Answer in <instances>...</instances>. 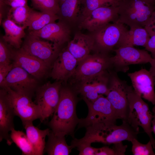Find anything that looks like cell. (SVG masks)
<instances>
[{
	"label": "cell",
	"mask_w": 155,
	"mask_h": 155,
	"mask_svg": "<svg viewBox=\"0 0 155 155\" xmlns=\"http://www.w3.org/2000/svg\"><path fill=\"white\" fill-rule=\"evenodd\" d=\"M129 111L126 121L136 131L139 132V126L142 127L148 136L155 148V140L152 134V121L153 114L149 106L137 95L133 88L128 93Z\"/></svg>",
	"instance_id": "cell-3"
},
{
	"label": "cell",
	"mask_w": 155,
	"mask_h": 155,
	"mask_svg": "<svg viewBox=\"0 0 155 155\" xmlns=\"http://www.w3.org/2000/svg\"><path fill=\"white\" fill-rule=\"evenodd\" d=\"M22 124L26 135L34 149L36 155H43L46 143L45 138L50 129L49 128L40 129L33 125V122H28Z\"/></svg>",
	"instance_id": "cell-25"
},
{
	"label": "cell",
	"mask_w": 155,
	"mask_h": 155,
	"mask_svg": "<svg viewBox=\"0 0 155 155\" xmlns=\"http://www.w3.org/2000/svg\"><path fill=\"white\" fill-rule=\"evenodd\" d=\"M1 24L5 32L2 37L3 40L15 49H20L22 39L26 36L24 30L27 27L20 26L7 18Z\"/></svg>",
	"instance_id": "cell-24"
},
{
	"label": "cell",
	"mask_w": 155,
	"mask_h": 155,
	"mask_svg": "<svg viewBox=\"0 0 155 155\" xmlns=\"http://www.w3.org/2000/svg\"><path fill=\"white\" fill-rule=\"evenodd\" d=\"M118 5L102 6L91 11L87 16L81 18L77 28L94 32L111 23L118 22Z\"/></svg>",
	"instance_id": "cell-12"
},
{
	"label": "cell",
	"mask_w": 155,
	"mask_h": 155,
	"mask_svg": "<svg viewBox=\"0 0 155 155\" xmlns=\"http://www.w3.org/2000/svg\"><path fill=\"white\" fill-rule=\"evenodd\" d=\"M113 68L108 54L95 52L79 62L71 78L77 83Z\"/></svg>",
	"instance_id": "cell-7"
},
{
	"label": "cell",
	"mask_w": 155,
	"mask_h": 155,
	"mask_svg": "<svg viewBox=\"0 0 155 155\" xmlns=\"http://www.w3.org/2000/svg\"><path fill=\"white\" fill-rule=\"evenodd\" d=\"M111 71H107L84 80L78 83L74 90L82 98L94 102L102 95L106 96Z\"/></svg>",
	"instance_id": "cell-14"
},
{
	"label": "cell",
	"mask_w": 155,
	"mask_h": 155,
	"mask_svg": "<svg viewBox=\"0 0 155 155\" xmlns=\"http://www.w3.org/2000/svg\"><path fill=\"white\" fill-rule=\"evenodd\" d=\"M86 128L85 135L78 140L91 144L99 142L110 144L124 140L131 142L134 138H137L138 133L125 121H122V124L119 126L115 124L107 125L96 123Z\"/></svg>",
	"instance_id": "cell-2"
},
{
	"label": "cell",
	"mask_w": 155,
	"mask_h": 155,
	"mask_svg": "<svg viewBox=\"0 0 155 155\" xmlns=\"http://www.w3.org/2000/svg\"><path fill=\"white\" fill-rule=\"evenodd\" d=\"M44 151L49 155H68L72 148L66 142L65 136L55 135L50 130L47 135Z\"/></svg>",
	"instance_id": "cell-26"
},
{
	"label": "cell",
	"mask_w": 155,
	"mask_h": 155,
	"mask_svg": "<svg viewBox=\"0 0 155 155\" xmlns=\"http://www.w3.org/2000/svg\"><path fill=\"white\" fill-rule=\"evenodd\" d=\"M131 142L132 145L131 151L133 155H155L150 140L146 144L140 143L136 138H134Z\"/></svg>",
	"instance_id": "cell-32"
},
{
	"label": "cell",
	"mask_w": 155,
	"mask_h": 155,
	"mask_svg": "<svg viewBox=\"0 0 155 155\" xmlns=\"http://www.w3.org/2000/svg\"><path fill=\"white\" fill-rule=\"evenodd\" d=\"M150 63L151 67L149 71L152 75L155 77V58H153Z\"/></svg>",
	"instance_id": "cell-39"
},
{
	"label": "cell",
	"mask_w": 155,
	"mask_h": 155,
	"mask_svg": "<svg viewBox=\"0 0 155 155\" xmlns=\"http://www.w3.org/2000/svg\"><path fill=\"white\" fill-rule=\"evenodd\" d=\"M12 107L16 116L18 117L23 124L41 118L40 110L32 100V98L19 93L9 87L1 89Z\"/></svg>",
	"instance_id": "cell-9"
},
{
	"label": "cell",
	"mask_w": 155,
	"mask_h": 155,
	"mask_svg": "<svg viewBox=\"0 0 155 155\" xmlns=\"http://www.w3.org/2000/svg\"><path fill=\"white\" fill-rule=\"evenodd\" d=\"M70 146L72 148H76L79 151V155H96L97 148L91 146V144L78 141L74 138L71 141Z\"/></svg>",
	"instance_id": "cell-34"
},
{
	"label": "cell",
	"mask_w": 155,
	"mask_h": 155,
	"mask_svg": "<svg viewBox=\"0 0 155 155\" xmlns=\"http://www.w3.org/2000/svg\"><path fill=\"white\" fill-rule=\"evenodd\" d=\"M155 5L143 0H121L118 5V22L129 26L144 27Z\"/></svg>",
	"instance_id": "cell-4"
},
{
	"label": "cell",
	"mask_w": 155,
	"mask_h": 155,
	"mask_svg": "<svg viewBox=\"0 0 155 155\" xmlns=\"http://www.w3.org/2000/svg\"><path fill=\"white\" fill-rule=\"evenodd\" d=\"M13 66H18L29 74L40 79L46 75L49 66L41 60L29 54L21 48L11 49Z\"/></svg>",
	"instance_id": "cell-16"
},
{
	"label": "cell",
	"mask_w": 155,
	"mask_h": 155,
	"mask_svg": "<svg viewBox=\"0 0 155 155\" xmlns=\"http://www.w3.org/2000/svg\"><path fill=\"white\" fill-rule=\"evenodd\" d=\"M13 67V63L0 65V84L5 79Z\"/></svg>",
	"instance_id": "cell-37"
},
{
	"label": "cell",
	"mask_w": 155,
	"mask_h": 155,
	"mask_svg": "<svg viewBox=\"0 0 155 155\" xmlns=\"http://www.w3.org/2000/svg\"><path fill=\"white\" fill-rule=\"evenodd\" d=\"M143 0L147 3L155 5V0Z\"/></svg>",
	"instance_id": "cell-41"
},
{
	"label": "cell",
	"mask_w": 155,
	"mask_h": 155,
	"mask_svg": "<svg viewBox=\"0 0 155 155\" xmlns=\"http://www.w3.org/2000/svg\"><path fill=\"white\" fill-rule=\"evenodd\" d=\"M94 44V39L89 33L84 34L79 30L75 32L66 47L78 63L93 50Z\"/></svg>",
	"instance_id": "cell-21"
},
{
	"label": "cell",
	"mask_w": 155,
	"mask_h": 155,
	"mask_svg": "<svg viewBox=\"0 0 155 155\" xmlns=\"http://www.w3.org/2000/svg\"><path fill=\"white\" fill-rule=\"evenodd\" d=\"M78 63L66 47L60 51L54 60L51 76L57 81L65 82L73 75Z\"/></svg>",
	"instance_id": "cell-19"
},
{
	"label": "cell",
	"mask_w": 155,
	"mask_h": 155,
	"mask_svg": "<svg viewBox=\"0 0 155 155\" xmlns=\"http://www.w3.org/2000/svg\"><path fill=\"white\" fill-rule=\"evenodd\" d=\"M113 51L115 54L111 57V60L113 68L117 72H126L130 65L150 63L153 59L146 50L137 49L134 46L121 47Z\"/></svg>",
	"instance_id": "cell-11"
},
{
	"label": "cell",
	"mask_w": 155,
	"mask_h": 155,
	"mask_svg": "<svg viewBox=\"0 0 155 155\" xmlns=\"http://www.w3.org/2000/svg\"><path fill=\"white\" fill-rule=\"evenodd\" d=\"M37 82L21 67L13 66L2 82L1 88L9 87L19 93L32 98L37 86Z\"/></svg>",
	"instance_id": "cell-15"
},
{
	"label": "cell",
	"mask_w": 155,
	"mask_h": 155,
	"mask_svg": "<svg viewBox=\"0 0 155 155\" xmlns=\"http://www.w3.org/2000/svg\"><path fill=\"white\" fill-rule=\"evenodd\" d=\"M11 49L1 38L0 40V65L9 64L11 63Z\"/></svg>",
	"instance_id": "cell-35"
},
{
	"label": "cell",
	"mask_w": 155,
	"mask_h": 155,
	"mask_svg": "<svg viewBox=\"0 0 155 155\" xmlns=\"http://www.w3.org/2000/svg\"><path fill=\"white\" fill-rule=\"evenodd\" d=\"M57 14L42 11H37L32 9L27 24L29 31L40 30L47 24L59 20Z\"/></svg>",
	"instance_id": "cell-27"
},
{
	"label": "cell",
	"mask_w": 155,
	"mask_h": 155,
	"mask_svg": "<svg viewBox=\"0 0 155 155\" xmlns=\"http://www.w3.org/2000/svg\"><path fill=\"white\" fill-rule=\"evenodd\" d=\"M28 5L9 8L7 18L18 26L28 27L27 24L32 10Z\"/></svg>",
	"instance_id": "cell-29"
},
{
	"label": "cell",
	"mask_w": 155,
	"mask_h": 155,
	"mask_svg": "<svg viewBox=\"0 0 155 155\" xmlns=\"http://www.w3.org/2000/svg\"><path fill=\"white\" fill-rule=\"evenodd\" d=\"M28 0H5V3L10 8H15L28 5Z\"/></svg>",
	"instance_id": "cell-38"
},
{
	"label": "cell",
	"mask_w": 155,
	"mask_h": 155,
	"mask_svg": "<svg viewBox=\"0 0 155 155\" xmlns=\"http://www.w3.org/2000/svg\"><path fill=\"white\" fill-rule=\"evenodd\" d=\"M153 117L152 121V132L155 135V105H154L152 109Z\"/></svg>",
	"instance_id": "cell-40"
},
{
	"label": "cell",
	"mask_w": 155,
	"mask_h": 155,
	"mask_svg": "<svg viewBox=\"0 0 155 155\" xmlns=\"http://www.w3.org/2000/svg\"><path fill=\"white\" fill-rule=\"evenodd\" d=\"M117 72L111 71L106 97L114 109L118 119L126 121L129 111L127 95L133 88L121 79Z\"/></svg>",
	"instance_id": "cell-6"
},
{
	"label": "cell",
	"mask_w": 155,
	"mask_h": 155,
	"mask_svg": "<svg viewBox=\"0 0 155 155\" xmlns=\"http://www.w3.org/2000/svg\"><path fill=\"white\" fill-rule=\"evenodd\" d=\"M127 75L131 80L135 93L155 105V77L149 71L143 68L138 71L128 73Z\"/></svg>",
	"instance_id": "cell-18"
},
{
	"label": "cell",
	"mask_w": 155,
	"mask_h": 155,
	"mask_svg": "<svg viewBox=\"0 0 155 155\" xmlns=\"http://www.w3.org/2000/svg\"><path fill=\"white\" fill-rule=\"evenodd\" d=\"M30 55L41 60L50 66L57 57L61 48L48 40L28 33L21 47Z\"/></svg>",
	"instance_id": "cell-13"
},
{
	"label": "cell",
	"mask_w": 155,
	"mask_h": 155,
	"mask_svg": "<svg viewBox=\"0 0 155 155\" xmlns=\"http://www.w3.org/2000/svg\"><path fill=\"white\" fill-rule=\"evenodd\" d=\"M76 94L69 88H61L59 102L49 123L51 130L56 135H69L74 138V131L80 119L76 112Z\"/></svg>",
	"instance_id": "cell-1"
},
{
	"label": "cell",
	"mask_w": 155,
	"mask_h": 155,
	"mask_svg": "<svg viewBox=\"0 0 155 155\" xmlns=\"http://www.w3.org/2000/svg\"><path fill=\"white\" fill-rule=\"evenodd\" d=\"M144 27H136L130 28L122 34L116 47L134 46L144 47L150 38Z\"/></svg>",
	"instance_id": "cell-23"
},
{
	"label": "cell",
	"mask_w": 155,
	"mask_h": 155,
	"mask_svg": "<svg viewBox=\"0 0 155 155\" xmlns=\"http://www.w3.org/2000/svg\"><path fill=\"white\" fill-rule=\"evenodd\" d=\"M88 107V113L84 118L79 119L78 129L99 123L106 125L115 124L118 119L115 111L106 97L102 95L94 102L82 98Z\"/></svg>",
	"instance_id": "cell-5"
},
{
	"label": "cell",
	"mask_w": 155,
	"mask_h": 155,
	"mask_svg": "<svg viewBox=\"0 0 155 155\" xmlns=\"http://www.w3.org/2000/svg\"><path fill=\"white\" fill-rule=\"evenodd\" d=\"M10 134L13 142L21 150L22 155H36L34 149L26 134L14 128L11 130Z\"/></svg>",
	"instance_id": "cell-28"
},
{
	"label": "cell",
	"mask_w": 155,
	"mask_h": 155,
	"mask_svg": "<svg viewBox=\"0 0 155 155\" xmlns=\"http://www.w3.org/2000/svg\"><path fill=\"white\" fill-rule=\"evenodd\" d=\"M82 7L81 0H65L60 5L57 14L58 20L73 30L77 28L81 17Z\"/></svg>",
	"instance_id": "cell-22"
},
{
	"label": "cell",
	"mask_w": 155,
	"mask_h": 155,
	"mask_svg": "<svg viewBox=\"0 0 155 155\" xmlns=\"http://www.w3.org/2000/svg\"><path fill=\"white\" fill-rule=\"evenodd\" d=\"M112 148L104 146L97 148L96 155H124L127 146L123 145L122 142L113 144Z\"/></svg>",
	"instance_id": "cell-33"
},
{
	"label": "cell",
	"mask_w": 155,
	"mask_h": 155,
	"mask_svg": "<svg viewBox=\"0 0 155 155\" xmlns=\"http://www.w3.org/2000/svg\"><path fill=\"white\" fill-rule=\"evenodd\" d=\"M61 87V81L48 82L36 89L34 102L40 110L41 122L53 115L59 102Z\"/></svg>",
	"instance_id": "cell-10"
},
{
	"label": "cell",
	"mask_w": 155,
	"mask_h": 155,
	"mask_svg": "<svg viewBox=\"0 0 155 155\" xmlns=\"http://www.w3.org/2000/svg\"><path fill=\"white\" fill-rule=\"evenodd\" d=\"M35 8L41 11L55 14L58 13L60 5L58 0H31Z\"/></svg>",
	"instance_id": "cell-31"
},
{
	"label": "cell",
	"mask_w": 155,
	"mask_h": 155,
	"mask_svg": "<svg viewBox=\"0 0 155 155\" xmlns=\"http://www.w3.org/2000/svg\"><path fill=\"white\" fill-rule=\"evenodd\" d=\"M145 50L150 52L153 58H155V35L151 36L145 45Z\"/></svg>",
	"instance_id": "cell-36"
},
{
	"label": "cell",
	"mask_w": 155,
	"mask_h": 155,
	"mask_svg": "<svg viewBox=\"0 0 155 155\" xmlns=\"http://www.w3.org/2000/svg\"><path fill=\"white\" fill-rule=\"evenodd\" d=\"M73 29L64 22L50 23L41 29L36 31H29V33L49 41L60 48L70 40Z\"/></svg>",
	"instance_id": "cell-17"
},
{
	"label": "cell",
	"mask_w": 155,
	"mask_h": 155,
	"mask_svg": "<svg viewBox=\"0 0 155 155\" xmlns=\"http://www.w3.org/2000/svg\"><path fill=\"white\" fill-rule=\"evenodd\" d=\"M121 0H81L82 7L81 18L87 16L91 11L99 7L107 5H118Z\"/></svg>",
	"instance_id": "cell-30"
},
{
	"label": "cell",
	"mask_w": 155,
	"mask_h": 155,
	"mask_svg": "<svg viewBox=\"0 0 155 155\" xmlns=\"http://www.w3.org/2000/svg\"><path fill=\"white\" fill-rule=\"evenodd\" d=\"M16 116L12 107L1 89L0 91V141L5 140L8 145L13 143L9 132L14 128L13 119Z\"/></svg>",
	"instance_id": "cell-20"
},
{
	"label": "cell",
	"mask_w": 155,
	"mask_h": 155,
	"mask_svg": "<svg viewBox=\"0 0 155 155\" xmlns=\"http://www.w3.org/2000/svg\"><path fill=\"white\" fill-rule=\"evenodd\" d=\"M128 29L125 25L117 22L109 23L89 33L94 42L93 51L106 54L114 50L123 33Z\"/></svg>",
	"instance_id": "cell-8"
},
{
	"label": "cell",
	"mask_w": 155,
	"mask_h": 155,
	"mask_svg": "<svg viewBox=\"0 0 155 155\" xmlns=\"http://www.w3.org/2000/svg\"><path fill=\"white\" fill-rule=\"evenodd\" d=\"M59 2V5L65 0H58Z\"/></svg>",
	"instance_id": "cell-42"
}]
</instances>
